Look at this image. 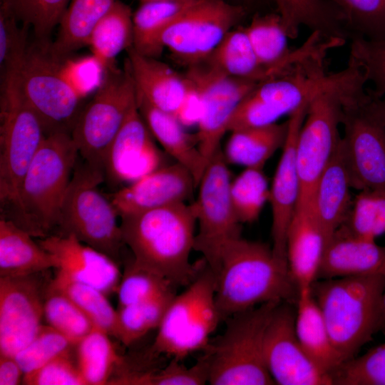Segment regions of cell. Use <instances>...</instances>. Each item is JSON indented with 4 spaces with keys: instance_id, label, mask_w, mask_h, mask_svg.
<instances>
[{
    "instance_id": "1",
    "label": "cell",
    "mask_w": 385,
    "mask_h": 385,
    "mask_svg": "<svg viewBox=\"0 0 385 385\" xmlns=\"http://www.w3.org/2000/svg\"><path fill=\"white\" fill-rule=\"evenodd\" d=\"M123 240L133 262L165 278L173 287L188 286L206 265H193L197 220L193 204L181 202L120 217Z\"/></svg>"
},
{
    "instance_id": "2",
    "label": "cell",
    "mask_w": 385,
    "mask_h": 385,
    "mask_svg": "<svg viewBox=\"0 0 385 385\" xmlns=\"http://www.w3.org/2000/svg\"><path fill=\"white\" fill-rule=\"evenodd\" d=\"M215 276V301L222 319L264 303L296 304L299 289L287 263L265 244L242 238L224 249Z\"/></svg>"
},
{
    "instance_id": "3",
    "label": "cell",
    "mask_w": 385,
    "mask_h": 385,
    "mask_svg": "<svg viewBox=\"0 0 385 385\" xmlns=\"http://www.w3.org/2000/svg\"><path fill=\"white\" fill-rule=\"evenodd\" d=\"M78 155L71 134L46 135L22 180L16 206L6 219L35 237L53 235Z\"/></svg>"
},
{
    "instance_id": "4",
    "label": "cell",
    "mask_w": 385,
    "mask_h": 385,
    "mask_svg": "<svg viewBox=\"0 0 385 385\" xmlns=\"http://www.w3.org/2000/svg\"><path fill=\"white\" fill-rule=\"evenodd\" d=\"M384 276L317 279L311 286L332 341L344 361L379 330Z\"/></svg>"
},
{
    "instance_id": "5",
    "label": "cell",
    "mask_w": 385,
    "mask_h": 385,
    "mask_svg": "<svg viewBox=\"0 0 385 385\" xmlns=\"http://www.w3.org/2000/svg\"><path fill=\"white\" fill-rule=\"evenodd\" d=\"M281 302L264 303L226 319L222 334L205 350L210 384H275L265 364L264 339L271 317Z\"/></svg>"
},
{
    "instance_id": "6",
    "label": "cell",
    "mask_w": 385,
    "mask_h": 385,
    "mask_svg": "<svg viewBox=\"0 0 385 385\" xmlns=\"http://www.w3.org/2000/svg\"><path fill=\"white\" fill-rule=\"evenodd\" d=\"M366 82L363 72L356 68L346 79L321 91L309 102L295 148L299 180L297 204L311 202L317 180L339 146L344 99L364 91Z\"/></svg>"
},
{
    "instance_id": "7",
    "label": "cell",
    "mask_w": 385,
    "mask_h": 385,
    "mask_svg": "<svg viewBox=\"0 0 385 385\" xmlns=\"http://www.w3.org/2000/svg\"><path fill=\"white\" fill-rule=\"evenodd\" d=\"M327 55L307 60L292 71L259 83L238 105L229 123L230 130L277 123L309 103L321 91L346 79L354 70L348 63L337 73L326 71Z\"/></svg>"
},
{
    "instance_id": "8",
    "label": "cell",
    "mask_w": 385,
    "mask_h": 385,
    "mask_svg": "<svg viewBox=\"0 0 385 385\" xmlns=\"http://www.w3.org/2000/svg\"><path fill=\"white\" fill-rule=\"evenodd\" d=\"M46 135L13 71L3 72L0 101L1 217L14 210L22 180Z\"/></svg>"
},
{
    "instance_id": "9",
    "label": "cell",
    "mask_w": 385,
    "mask_h": 385,
    "mask_svg": "<svg viewBox=\"0 0 385 385\" xmlns=\"http://www.w3.org/2000/svg\"><path fill=\"white\" fill-rule=\"evenodd\" d=\"M103 181L102 170L86 162L76 165L62 202L56 234L73 235L118 263L125 244L117 222L119 216L108 195L98 188Z\"/></svg>"
},
{
    "instance_id": "10",
    "label": "cell",
    "mask_w": 385,
    "mask_h": 385,
    "mask_svg": "<svg viewBox=\"0 0 385 385\" xmlns=\"http://www.w3.org/2000/svg\"><path fill=\"white\" fill-rule=\"evenodd\" d=\"M170 302L153 346L175 359L205 350L220 320L215 301V276L205 265L197 277Z\"/></svg>"
},
{
    "instance_id": "11",
    "label": "cell",
    "mask_w": 385,
    "mask_h": 385,
    "mask_svg": "<svg viewBox=\"0 0 385 385\" xmlns=\"http://www.w3.org/2000/svg\"><path fill=\"white\" fill-rule=\"evenodd\" d=\"M136 104V89L129 68L107 70L103 84L82 108L71 135L84 162L103 172L110 145Z\"/></svg>"
},
{
    "instance_id": "12",
    "label": "cell",
    "mask_w": 385,
    "mask_h": 385,
    "mask_svg": "<svg viewBox=\"0 0 385 385\" xmlns=\"http://www.w3.org/2000/svg\"><path fill=\"white\" fill-rule=\"evenodd\" d=\"M37 43L14 68L20 89L40 118L46 135L71 134L82 110L81 99L62 77L58 58ZM7 71V70H6Z\"/></svg>"
},
{
    "instance_id": "13",
    "label": "cell",
    "mask_w": 385,
    "mask_h": 385,
    "mask_svg": "<svg viewBox=\"0 0 385 385\" xmlns=\"http://www.w3.org/2000/svg\"><path fill=\"white\" fill-rule=\"evenodd\" d=\"M371 90L348 96L342 109V145L351 188L385 190V124L371 106Z\"/></svg>"
},
{
    "instance_id": "14",
    "label": "cell",
    "mask_w": 385,
    "mask_h": 385,
    "mask_svg": "<svg viewBox=\"0 0 385 385\" xmlns=\"http://www.w3.org/2000/svg\"><path fill=\"white\" fill-rule=\"evenodd\" d=\"M230 173L221 149L210 160L192 202L197 225L194 250L200 252L214 274L225 247L241 237L230 197Z\"/></svg>"
},
{
    "instance_id": "15",
    "label": "cell",
    "mask_w": 385,
    "mask_h": 385,
    "mask_svg": "<svg viewBox=\"0 0 385 385\" xmlns=\"http://www.w3.org/2000/svg\"><path fill=\"white\" fill-rule=\"evenodd\" d=\"M246 15V7L225 0H197L161 36L163 48L187 68L205 62Z\"/></svg>"
},
{
    "instance_id": "16",
    "label": "cell",
    "mask_w": 385,
    "mask_h": 385,
    "mask_svg": "<svg viewBox=\"0 0 385 385\" xmlns=\"http://www.w3.org/2000/svg\"><path fill=\"white\" fill-rule=\"evenodd\" d=\"M186 73L202 90L203 108L195 136L200 153L210 162L220 150L237 107L259 83L226 76L206 62L188 68Z\"/></svg>"
},
{
    "instance_id": "17",
    "label": "cell",
    "mask_w": 385,
    "mask_h": 385,
    "mask_svg": "<svg viewBox=\"0 0 385 385\" xmlns=\"http://www.w3.org/2000/svg\"><path fill=\"white\" fill-rule=\"evenodd\" d=\"M296 304L281 302L274 311L264 339V358L275 384L332 385L331 376L307 356L295 331Z\"/></svg>"
},
{
    "instance_id": "18",
    "label": "cell",
    "mask_w": 385,
    "mask_h": 385,
    "mask_svg": "<svg viewBox=\"0 0 385 385\" xmlns=\"http://www.w3.org/2000/svg\"><path fill=\"white\" fill-rule=\"evenodd\" d=\"M39 273L0 277V354L14 356L42 326L50 282Z\"/></svg>"
},
{
    "instance_id": "19",
    "label": "cell",
    "mask_w": 385,
    "mask_h": 385,
    "mask_svg": "<svg viewBox=\"0 0 385 385\" xmlns=\"http://www.w3.org/2000/svg\"><path fill=\"white\" fill-rule=\"evenodd\" d=\"M153 138L136 103L109 147L103 167L105 180L130 184L162 167V154Z\"/></svg>"
},
{
    "instance_id": "20",
    "label": "cell",
    "mask_w": 385,
    "mask_h": 385,
    "mask_svg": "<svg viewBox=\"0 0 385 385\" xmlns=\"http://www.w3.org/2000/svg\"><path fill=\"white\" fill-rule=\"evenodd\" d=\"M308 105L309 103L302 106L289 115L287 138L270 190L269 201L272 218V249L276 257L287 264V233L299 196L295 148Z\"/></svg>"
},
{
    "instance_id": "21",
    "label": "cell",
    "mask_w": 385,
    "mask_h": 385,
    "mask_svg": "<svg viewBox=\"0 0 385 385\" xmlns=\"http://www.w3.org/2000/svg\"><path fill=\"white\" fill-rule=\"evenodd\" d=\"M195 188L197 185L190 172L175 162L162 166L107 195L120 217L186 202Z\"/></svg>"
},
{
    "instance_id": "22",
    "label": "cell",
    "mask_w": 385,
    "mask_h": 385,
    "mask_svg": "<svg viewBox=\"0 0 385 385\" xmlns=\"http://www.w3.org/2000/svg\"><path fill=\"white\" fill-rule=\"evenodd\" d=\"M38 242L55 257L58 272L106 294L117 291L122 276L118 263L106 255L73 235L54 234L39 239Z\"/></svg>"
},
{
    "instance_id": "23",
    "label": "cell",
    "mask_w": 385,
    "mask_h": 385,
    "mask_svg": "<svg viewBox=\"0 0 385 385\" xmlns=\"http://www.w3.org/2000/svg\"><path fill=\"white\" fill-rule=\"evenodd\" d=\"M369 276L385 277V246L337 229L325 244L316 280Z\"/></svg>"
},
{
    "instance_id": "24",
    "label": "cell",
    "mask_w": 385,
    "mask_h": 385,
    "mask_svg": "<svg viewBox=\"0 0 385 385\" xmlns=\"http://www.w3.org/2000/svg\"><path fill=\"white\" fill-rule=\"evenodd\" d=\"M326 244L321 227L309 203L297 204L286 238L287 262L299 292L310 288L317 272Z\"/></svg>"
},
{
    "instance_id": "25",
    "label": "cell",
    "mask_w": 385,
    "mask_h": 385,
    "mask_svg": "<svg viewBox=\"0 0 385 385\" xmlns=\"http://www.w3.org/2000/svg\"><path fill=\"white\" fill-rule=\"evenodd\" d=\"M351 188L341 139L332 158L317 180L309 202L326 242L348 215L353 200Z\"/></svg>"
},
{
    "instance_id": "26",
    "label": "cell",
    "mask_w": 385,
    "mask_h": 385,
    "mask_svg": "<svg viewBox=\"0 0 385 385\" xmlns=\"http://www.w3.org/2000/svg\"><path fill=\"white\" fill-rule=\"evenodd\" d=\"M126 52L125 63L137 92L153 106L174 115L187 90L185 75L157 58L140 54L133 47Z\"/></svg>"
},
{
    "instance_id": "27",
    "label": "cell",
    "mask_w": 385,
    "mask_h": 385,
    "mask_svg": "<svg viewBox=\"0 0 385 385\" xmlns=\"http://www.w3.org/2000/svg\"><path fill=\"white\" fill-rule=\"evenodd\" d=\"M136 103L153 137L175 162L190 172L197 187L209 162L200 153L195 135L188 133L173 114L153 106L137 91Z\"/></svg>"
},
{
    "instance_id": "28",
    "label": "cell",
    "mask_w": 385,
    "mask_h": 385,
    "mask_svg": "<svg viewBox=\"0 0 385 385\" xmlns=\"http://www.w3.org/2000/svg\"><path fill=\"white\" fill-rule=\"evenodd\" d=\"M295 331L302 347L322 371L330 376L344 361L333 344L311 287L299 292L296 304Z\"/></svg>"
},
{
    "instance_id": "29",
    "label": "cell",
    "mask_w": 385,
    "mask_h": 385,
    "mask_svg": "<svg viewBox=\"0 0 385 385\" xmlns=\"http://www.w3.org/2000/svg\"><path fill=\"white\" fill-rule=\"evenodd\" d=\"M14 222L0 218V277L43 272L58 267L55 257Z\"/></svg>"
},
{
    "instance_id": "30",
    "label": "cell",
    "mask_w": 385,
    "mask_h": 385,
    "mask_svg": "<svg viewBox=\"0 0 385 385\" xmlns=\"http://www.w3.org/2000/svg\"><path fill=\"white\" fill-rule=\"evenodd\" d=\"M287 130V120L233 130L223 152L224 157L227 163L263 169L274 153L282 148Z\"/></svg>"
},
{
    "instance_id": "31",
    "label": "cell",
    "mask_w": 385,
    "mask_h": 385,
    "mask_svg": "<svg viewBox=\"0 0 385 385\" xmlns=\"http://www.w3.org/2000/svg\"><path fill=\"white\" fill-rule=\"evenodd\" d=\"M197 0H160L140 3L133 13V48L157 58L163 51L161 36L167 28Z\"/></svg>"
},
{
    "instance_id": "32",
    "label": "cell",
    "mask_w": 385,
    "mask_h": 385,
    "mask_svg": "<svg viewBox=\"0 0 385 385\" xmlns=\"http://www.w3.org/2000/svg\"><path fill=\"white\" fill-rule=\"evenodd\" d=\"M289 38H297L301 26L327 38L349 39L342 21L327 0H272Z\"/></svg>"
},
{
    "instance_id": "33",
    "label": "cell",
    "mask_w": 385,
    "mask_h": 385,
    "mask_svg": "<svg viewBox=\"0 0 385 385\" xmlns=\"http://www.w3.org/2000/svg\"><path fill=\"white\" fill-rule=\"evenodd\" d=\"M116 1L71 0L58 24L56 39L49 45L52 56L63 58L87 46L93 29Z\"/></svg>"
},
{
    "instance_id": "34",
    "label": "cell",
    "mask_w": 385,
    "mask_h": 385,
    "mask_svg": "<svg viewBox=\"0 0 385 385\" xmlns=\"http://www.w3.org/2000/svg\"><path fill=\"white\" fill-rule=\"evenodd\" d=\"M205 62L226 76L257 83L274 78L257 59L241 26L230 31Z\"/></svg>"
},
{
    "instance_id": "35",
    "label": "cell",
    "mask_w": 385,
    "mask_h": 385,
    "mask_svg": "<svg viewBox=\"0 0 385 385\" xmlns=\"http://www.w3.org/2000/svg\"><path fill=\"white\" fill-rule=\"evenodd\" d=\"M133 13L127 4L117 0L93 29L87 46L107 70L115 68V58L133 47Z\"/></svg>"
},
{
    "instance_id": "36",
    "label": "cell",
    "mask_w": 385,
    "mask_h": 385,
    "mask_svg": "<svg viewBox=\"0 0 385 385\" xmlns=\"http://www.w3.org/2000/svg\"><path fill=\"white\" fill-rule=\"evenodd\" d=\"M109 336L94 327L76 344V364L86 385L108 384L115 366L122 362Z\"/></svg>"
},
{
    "instance_id": "37",
    "label": "cell",
    "mask_w": 385,
    "mask_h": 385,
    "mask_svg": "<svg viewBox=\"0 0 385 385\" xmlns=\"http://www.w3.org/2000/svg\"><path fill=\"white\" fill-rule=\"evenodd\" d=\"M50 284L70 298L90 319L95 328L115 336L117 311L110 304L106 294L58 271Z\"/></svg>"
},
{
    "instance_id": "38",
    "label": "cell",
    "mask_w": 385,
    "mask_h": 385,
    "mask_svg": "<svg viewBox=\"0 0 385 385\" xmlns=\"http://www.w3.org/2000/svg\"><path fill=\"white\" fill-rule=\"evenodd\" d=\"M175 295L173 291L150 300L119 307L114 337L129 346L158 328Z\"/></svg>"
},
{
    "instance_id": "39",
    "label": "cell",
    "mask_w": 385,
    "mask_h": 385,
    "mask_svg": "<svg viewBox=\"0 0 385 385\" xmlns=\"http://www.w3.org/2000/svg\"><path fill=\"white\" fill-rule=\"evenodd\" d=\"M339 15L349 40L385 38V0H327Z\"/></svg>"
},
{
    "instance_id": "40",
    "label": "cell",
    "mask_w": 385,
    "mask_h": 385,
    "mask_svg": "<svg viewBox=\"0 0 385 385\" xmlns=\"http://www.w3.org/2000/svg\"><path fill=\"white\" fill-rule=\"evenodd\" d=\"M339 228L374 240L385 234V190L359 191L353 198L345 221Z\"/></svg>"
},
{
    "instance_id": "41",
    "label": "cell",
    "mask_w": 385,
    "mask_h": 385,
    "mask_svg": "<svg viewBox=\"0 0 385 385\" xmlns=\"http://www.w3.org/2000/svg\"><path fill=\"white\" fill-rule=\"evenodd\" d=\"M267 179L262 169L246 168L231 181L230 192L235 212L242 223L255 222L270 198Z\"/></svg>"
},
{
    "instance_id": "42",
    "label": "cell",
    "mask_w": 385,
    "mask_h": 385,
    "mask_svg": "<svg viewBox=\"0 0 385 385\" xmlns=\"http://www.w3.org/2000/svg\"><path fill=\"white\" fill-rule=\"evenodd\" d=\"M51 282V281H50ZM48 325L76 345L94 326L83 311L66 294L48 284L43 305Z\"/></svg>"
},
{
    "instance_id": "43",
    "label": "cell",
    "mask_w": 385,
    "mask_h": 385,
    "mask_svg": "<svg viewBox=\"0 0 385 385\" xmlns=\"http://www.w3.org/2000/svg\"><path fill=\"white\" fill-rule=\"evenodd\" d=\"M71 0H1L22 26L31 28L36 42L48 46V38L58 25Z\"/></svg>"
},
{
    "instance_id": "44",
    "label": "cell",
    "mask_w": 385,
    "mask_h": 385,
    "mask_svg": "<svg viewBox=\"0 0 385 385\" xmlns=\"http://www.w3.org/2000/svg\"><path fill=\"white\" fill-rule=\"evenodd\" d=\"M113 381L133 385H202L208 382V366L204 356L190 367L173 359L159 371L126 372Z\"/></svg>"
},
{
    "instance_id": "45",
    "label": "cell",
    "mask_w": 385,
    "mask_h": 385,
    "mask_svg": "<svg viewBox=\"0 0 385 385\" xmlns=\"http://www.w3.org/2000/svg\"><path fill=\"white\" fill-rule=\"evenodd\" d=\"M173 287L161 275L133 261L126 267L117 289L119 307L160 297L173 292Z\"/></svg>"
},
{
    "instance_id": "46",
    "label": "cell",
    "mask_w": 385,
    "mask_h": 385,
    "mask_svg": "<svg viewBox=\"0 0 385 385\" xmlns=\"http://www.w3.org/2000/svg\"><path fill=\"white\" fill-rule=\"evenodd\" d=\"M73 346L64 335L51 327L41 326L32 340L15 356L24 375L39 369Z\"/></svg>"
},
{
    "instance_id": "47",
    "label": "cell",
    "mask_w": 385,
    "mask_h": 385,
    "mask_svg": "<svg viewBox=\"0 0 385 385\" xmlns=\"http://www.w3.org/2000/svg\"><path fill=\"white\" fill-rule=\"evenodd\" d=\"M350 41L349 61L362 71L367 81L373 83V93L382 98L385 94V38L354 36Z\"/></svg>"
},
{
    "instance_id": "48",
    "label": "cell",
    "mask_w": 385,
    "mask_h": 385,
    "mask_svg": "<svg viewBox=\"0 0 385 385\" xmlns=\"http://www.w3.org/2000/svg\"><path fill=\"white\" fill-rule=\"evenodd\" d=\"M58 68L64 80L83 100L98 90L106 74L103 63L93 54L58 59Z\"/></svg>"
},
{
    "instance_id": "49",
    "label": "cell",
    "mask_w": 385,
    "mask_h": 385,
    "mask_svg": "<svg viewBox=\"0 0 385 385\" xmlns=\"http://www.w3.org/2000/svg\"><path fill=\"white\" fill-rule=\"evenodd\" d=\"M339 378L345 385H385V343L344 361Z\"/></svg>"
},
{
    "instance_id": "50",
    "label": "cell",
    "mask_w": 385,
    "mask_h": 385,
    "mask_svg": "<svg viewBox=\"0 0 385 385\" xmlns=\"http://www.w3.org/2000/svg\"><path fill=\"white\" fill-rule=\"evenodd\" d=\"M19 20L4 3L0 7V63L3 71L15 68L24 56L27 28L19 26Z\"/></svg>"
},
{
    "instance_id": "51",
    "label": "cell",
    "mask_w": 385,
    "mask_h": 385,
    "mask_svg": "<svg viewBox=\"0 0 385 385\" xmlns=\"http://www.w3.org/2000/svg\"><path fill=\"white\" fill-rule=\"evenodd\" d=\"M23 382L26 385H86L69 351L36 371L24 374Z\"/></svg>"
},
{
    "instance_id": "52",
    "label": "cell",
    "mask_w": 385,
    "mask_h": 385,
    "mask_svg": "<svg viewBox=\"0 0 385 385\" xmlns=\"http://www.w3.org/2000/svg\"><path fill=\"white\" fill-rule=\"evenodd\" d=\"M188 87L185 96L174 115L183 126H197L202 115L203 98L200 86L192 77L185 74Z\"/></svg>"
},
{
    "instance_id": "53",
    "label": "cell",
    "mask_w": 385,
    "mask_h": 385,
    "mask_svg": "<svg viewBox=\"0 0 385 385\" xmlns=\"http://www.w3.org/2000/svg\"><path fill=\"white\" fill-rule=\"evenodd\" d=\"M24 371L14 356L0 354V385L20 384Z\"/></svg>"
},
{
    "instance_id": "54",
    "label": "cell",
    "mask_w": 385,
    "mask_h": 385,
    "mask_svg": "<svg viewBox=\"0 0 385 385\" xmlns=\"http://www.w3.org/2000/svg\"><path fill=\"white\" fill-rule=\"evenodd\" d=\"M371 106L376 113L385 124V99L372 93Z\"/></svg>"
},
{
    "instance_id": "55",
    "label": "cell",
    "mask_w": 385,
    "mask_h": 385,
    "mask_svg": "<svg viewBox=\"0 0 385 385\" xmlns=\"http://www.w3.org/2000/svg\"><path fill=\"white\" fill-rule=\"evenodd\" d=\"M385 328V286L381 294L380 304L379 330Z\"/></svg>"
},
{
    "instance_id": "56",
    "label": "cell",
    "mask_w": 385,
    "mask_h": 385,
    "mask_svg": "<svg viewBox=\"0 0 385 385\" xmlns=\"http://www.w3.org/2000/svg\"><path fill=\"white\" fill-rule=\"evenodd\" d=\"M247 4H256L257 3L261 1L262 0H240Z\"/></svg>"
},
{
    "instance_id": "57",
    "label": "cell",
    "mask_w": 385,
    "mask_h": 385,
    "mask_svg": "<svg viewBox=\"0 0 385 385\" xmlns=\"http://www.w3.org/2000/svg\"><path fill=\"white\" fill-rule=\"evenodd\" d=\"M140 3H144L148 1H160V0H138Z\"/></svg>"
}]
</instances>
